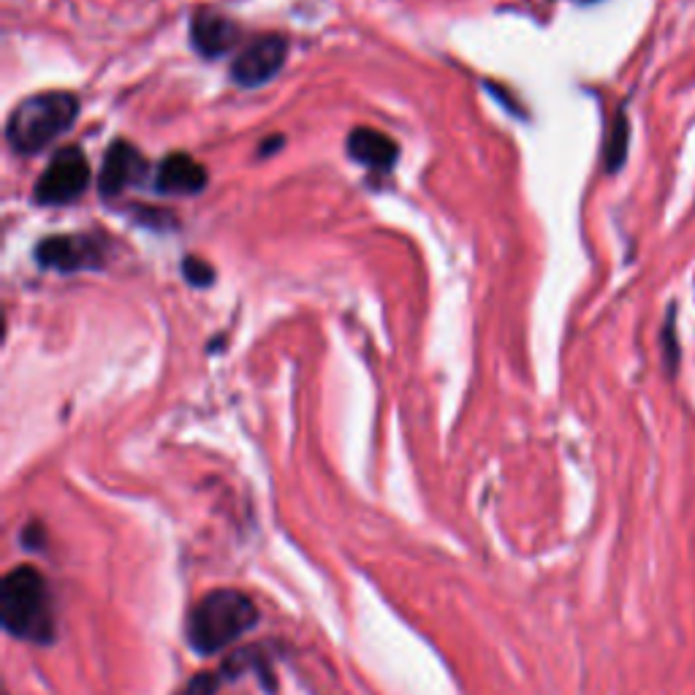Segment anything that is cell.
<instances>
[{
	"instance_id": "9a60e30c",
	"label": "cell",
	"mask_w": 695,
	"mask_h": 695,
	"mask_svg": "<svg viewBox=\"0 0 695 695\" xmlns=\"http://www.w3.org/2000/svg\"><path fill=\"white\" fill-rule=\"evenodd\" d=\"M663 353H666L668 372H674V370H676V362H679V345H676V319H674V307L668 310L666 329H663Z\"/></svg>"
},
{
	"instance_id": "2e32d148",
	"label": "cell",
	"mask_w": 695,
	"mask_h": 695,
	"mask_svg": "<svg viewBox=\"0 0 695 695\" xmlns=\"http://www.w3.org/2000/svg\"><path fill=\"white\" fill-rule=\"evenodd\" d=\"M22 544L28 546V549H43V546H47V530H43L39 521H30L22 530Z\"/></svg>"
},
{
	"instance_id": "8fae6325",
	"label": "cell",
	"mask_w": 695,
	"mask_h": 695,
	"mask_svg": "<svg viewBox=\"0 0 695 695\" xmlns=\"http://www.w3.org/2000/svg\"><path fill=\"white\" fill-rule=\"evenodd\" d=\"M245 668H253V672H256V676L261 682H264V687L266 691H275V676H272V666H270V657H266V652L264 649H256V647H247V649H242V652H237V655H232L228 657L226 663H223V672L221 674H226V676H239L242 672H245Z\"/></svg>"
},
{
	"instance_id": "7a4b0ae2",
	"label": "cell",
	"mask_w": 695,
	"mask_h": 695,
	"mask_svg": "<svg viewBox=\"0 0 695 695\" xmlns=\"http://www.w3.org/2000/svg\"><path fill=\"white\" fill-rule=\"evenodd\" d=\"M0 623L9 636L30 644H49L55 638V608L47 579L33 565L9 570L0 585Z\"/></svg>"
},
{
	"instance_id": "6da1fadb",
	"label": "cell",
	"mask_w": 695,
	"mask_h": 695,
	"mask_svg": "<svg viewBox=\"0 0 695 695\" xmlns=\"http://www.w3.org/2000/svg\"><path fill=\"white\" fill-rule=\"evenodd\" d=\"M258 625V608L242 589H215L204 595L188 614V644L198 655L209 657L237 644Z\"/></svg>"
},
{
	"instance_id": "52a82bcc",
	"label": "cell",
	"mask_w": 695,
	"mask_h": 695,
	"mask_svg": "<svg viewBox=\"0 0 695 695\" xmlns=\"http://www.w3.org/2000/svg\"><path fill=\"white\" fill-rule=\"evenodd\" d=\"M147 174H150V166H147L145 155L128 141H115L104 155L98 190H101V196H120L123 190L145 183Z\"/></svg>"
},
{
	"instance_id": "e0dca14e",
	"label": "cell",
	"mask_w": 695,
	"mask_h": 695,
	"mask_svg": "<svg viewBox=\"0 0 695 695\" xmlns=\"http://www.w3.org/2000/svg\"><path fill=\"white\" fill-rule=\"evenodd\" d=\"M581 3H595V0H581Z\"/></svg>"
},
{
	"instance_id": "277c9868",
	"label": "cell",
	"mask_w": 695,
	"mask_h": 695,
	"mask_svg": "<svg viewBox=\"0 0 695 695\" xmlns=\"http://www.w3.org/2000/svg\"><path fill=\"white\" fill-rule=\"evenodd\" d=\"M90 185V164L79 147H63L52 155L49 166L36 183L33 198L41 207H63L77 202Z\"/></svg>"
},
{
	"instance_id": "5b68a950",
	"label": "cell",
	"mask_w": 695,
	"mask_h": 695,
	"mask_svg": "<svg viewBox=\"0 0 695 695\" xmlns=\"http://www.w3.org/2000/svg\"><path fill=\"white\" fill-rule=\"evenodd\" d=\"M285 55H288V41L283 36L270 33L261 36L245 47L234 58L232 63V79L239 87H261L270 79L277 77V71L285 66Z\"/></svg>"
},
{
	"instance_id": "7c38bea8",
	"label": "cell",
	"mask_w": 695,
	"mask_h": 695,
	"mask_svg": "<svg viewBox=\"0 0 695 695\" xmlns=\"http://www.w3.org/2000/svg\"><path fill=\"white\" fill-rule=\"evenodd\" d=\"M628 141H630L628 117H625V111H619V115L614 117L611 134H608V141H606V155H604L606 172L623 169L625 158H628Z\"/></svg>"
},
{
	"instance_id": "3957f363",
	"label": "cell",
	"mask_w": 695,
	"mask_h": 695,
	"mask_svg": "<svg viewBox=\"0 0 695 695\" xmlns=\"http://www.w3.org/2000/svg\"><path fill=\"white\" fill-rule=\"evenodd\" d=\"M79 117V101L74 92L47 90L25 98L6 123V141L14 153L36 155L55 139L71 130Z\"/></svg>"
},
{
	"instance_id": "5bb4252c",
	"label": "cell",
	"mask_w": 695,
	"mask_h": 695,
	"mask_svg": "<svg viewBox=\"0 0 695 695\" xmlns=\"http://www.w3.org/2000/svg\"><path fill=\"white\" fill-rule=\"evenodd\" d=\"M221 682H223L221 672H202V674L190 676L177 695H217V691H221Z\"/></svg>"
},
{
	"instance_id": "4fadbf2b",
	"label": "cell",
	"mask_w": 695,
	"mask_h": 695,
	"mask_svg": "<svg viewBox=\"0 0 695 695\" xmlns=\"http://www.w3.org/2000/svg\"><path fill=\"white\" fill-rule=\"evenodd\" d=\"M183 277L196 288H207V285L215 283V270L204 258L188 256L183 261Z\"/></svg>"
},
{
	"instance_id": "9c48e42d",
	"label": "cell",
	"mask_w": 695,
	"mask_h": 695,
	"mask_svg": "<svg viewBox=\"0 0 695 695\" xmlns=\"http://www.w3.org/2000/svg\"><path fill=\"white\" fill-rule=\"evenodd\" d=\"M207 188V169L185 153L166 155L155 169V190L166 196H194Z\"/></svg>"
},
{
	"instance_id": "8992f818",
	"label": "cell",
	"mask_w": 695,
	"mask_h": 695,
	"mask_svg": "<svg viewBox=\"0 0 695 695\" xmlns=\"http://www.w3.org/2000/svg\"><path fill=\"white\" fill-rule=\"evenodd\" d=\"M36 261L43 270H92V266L104 264V247L96 237H85V234H58V237H47L36 245Z\"/></svg>"
},
{
	"instance_id": "ba28073f",
	"label": "cell",
	"mask_w": 695,
	"mask_h": 695,
	"mask_svg": "<svg viewBox=\"0 0 695 695\" xmlns=\"http://www.w3.org/2000/svg\"><path fill=\"white\" fill-rule=\"evenodd\" d=\"M190 43L202 58H223L239 43V25L223 11L202 9L190 20Z\"/></svg>"
},
{
	"instance_id": "30bf717a",
	"label": "cell",
	"mask_w": 695,
	"mask_h": 695,
	"mask_svg": "<svg viewBox=\"0 0 695 695\" xmlns=\"http://www.w3.org/2000/svg\"><path fill=\"white\" fill-rule=\"evenodd\" d=\"M348 153L356 164L381 172L394 169L397 158H400L397 141L375 128H353L351 136H348Z\"/></svg>"
}]
</instances>
